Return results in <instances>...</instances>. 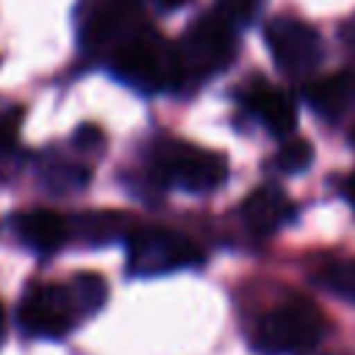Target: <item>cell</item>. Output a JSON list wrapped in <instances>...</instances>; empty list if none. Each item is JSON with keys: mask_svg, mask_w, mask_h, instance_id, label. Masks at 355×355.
<instances>
[{"mask_svg": "<svg viewBox=\"0 0 355 355\" xmlns=\"http://www.w3.org/2000/svg\"><path fill=\"white\" fill-rule=\"evenodd\" d=\"M205 252L189 236L169 227H136L128 236V272L133 277H155L178 269L200 266Z\"/></svg>", "mask_w": 355, "mask_h": 355, "instance_id": "3", "label": "cell"}, {"mask_svg": "<svg viewBox=\"0 0 355 355\" xmlns=\"http://www.w3.org/2000/svg\"><path fill=\"white\" fill-rule=\"evenodd\" d=\"M316 280L327 291H333V294H338V297H344L347 302L355 305V258H344V261L327 263L316 275Z\"/></svg>", "mask_w": 355, "mask_h": 355, "instance_id": "15", "label": "cell"}, {"mask_svg": "<svg viewBox=\"0 0 355 355\" xmlns=\"http://www.w3.org/2000/svg\"><path fill=\"white\" fill-rule=\"evenodd\" d=\"M247 105L258 116V122L263 128H269L275 136L291 133V128L297 122L294 103L280 89H275V86H269L263 80H255V86L247 92Z\"/></svg>", "mask_w": 355, "mask_h": 355, "instance_id": "12", "label": "cell"}, {"mask_svg": "<svg viewBox=\"0 0 355 355\" xmlns=\"http://www.w3.org/2000/svg\"><path fill=\"white\" fill-rule=\"evenodd\" d=\"M341 42H344V50L355 58V14L344 22V28H341Z\"/></svg>", "mask_w": 355, "mask_h": 355, "instance_id": "21", "label": "cell"}, {"mask_svg": "<svg viewBox=\"0 0 355 355\" xmlns=\"http://www.w3.org/2000/svg\"><path fill=\"white\" fill-rule=\"evenodd\" d=\"M136 230L130 214L122 211H83L69 219V236L75 233L86 244H108L116 239H128Z\"/></svg>", "mask_w": 355, "mask_h": 355, "instance_id": "13", "label": "cell"}, {"mask_svg": "<svg viewBox=\"0 0 355 355\" xmlns=\"http://www.w3.org/2000/svg\"><path fill=\"white\" fill-rule=\"evenodd\" d=\"M305 100L322 119L327 122L344 119L355 105V72L344 69V72H333L313 80L305 92Z\"/></svg>", "mask_w": 355, "mask_h": 355, "instance_id": "10", "label": "cell"}, {"mask_svg": "<svg viewBox=\"0 0 355 355\" xmlns=\"http://www.w3.org/2000/svg\"><path fill=\"white\" fill-rule=\"evenodd\" d=\"M111 72L122 83L139 92H161V89L183 86L178 44H169L161 33L150 28H139L114 47Z\"/></svg>", "mask_w": 355, "mask_h": 355, "instance_id": "1", "label": "cell"}, {"mask_svg": "<svg viewBox=\"0 0 355 355\" xmlns=\"http://www.w3.org/2000/svg\"><path fill=\"white\" fill-rule=\"evenodd\" d=\"M341 194H344V200H347V202L355 208V172H352L347 180H344V186H341Z\"/></svg>", "mask_w": 355, "mask_h": 355, "instance_id": "22", "label": "cell"}, {"mask_svg": "<svg viewBox=\"0 0 355 355\" xmlns=\"http://www.w3.org/2000/svg\"><path fill=\"white\" fill-rule=\"evenodd\" d=\"M17 125H19V111L0 116V153L17 141Z\"/></svg>", "mask_w": 355, "mask_h": 355, "instance_id": "20", "label": "cell"}, {"mask_svg": "<svg viewBox=\"0 0 355 355\" xmlns=\"http://www.w3.org/2000/svg\"><path fill=\"white\" fill-rule=\"evenodd\" d=\"M236 28H230L216 11L202 14L178 42V55L183 67V86L208 80L227 69L236 55Z\"/></svg>", "mask_w": 355, "mask_h": 355, "instance_id": "4", "label": "cell"}, {"mask_svg": "<svg viewBox=\"0 0 355 355\" xmlns=\"http://www.w3.org/2000/svg\"><path fill=\"white\" fill-rule=\"evenodd\" d=\"M72 141H75L78 150H94V147H103V133L94 125H80L75 130V139Z\"/></svg>", "mask_w": 355, "mask_h": 355, "instance_id": "19", "label": "cell"}, {"mask_svg": "<svg viewBox=\"0 0 355 355\" xmlns=\"http://www.w3.org/2000/svg\"><path fill=\"white\" fill-rule=\"evenodd\" d=\"M141 25V8L139 0H111L103 6L86 25V47H105V44H119L130 33H136Z\"/></svg>", "mask_w": 355, "mask_h": 355, "instance_id": "8", "label": "cell"}, {"mask_svg": "<svg viewBox=\"0 0 355 355\" xmlns=\"http://www.w3.org/2000/svg\"><path fill=\"white\" fill-rule=\"evenodd\" d=\"M263 39L269 44L277 69L291 80L311 75L322 58V36L316 33V28L300 19H286V17L272 19L263 31Z\"/></svg>", "mask_w": 355, "mask_h": 355, "instance_id": "7", "label": "cell"}, {"mask_svg": "<svg viewBox=\"0 0 355 355\" xmlns=\"http://www.w3.org/2000/svg\"><path fill=\"white\" fill-rule=\"evenodd\" d=\"M161 11H178V8H183V6H189V0H153Z\"/></svg>", "mask_w": 355, "mask_h": 355, "instance_id": "23", "label": "cell"}, {"mask_svg": "<svg viewBox=\"0 0 355 355\" xmlns=\"http://www.w3.org/2000/svg\"><path fill=\"white\" fill-rule=\"evenodd\" d=\"M47 183L55 191H69V189H83L89 183V169L80 164H55L47 169Z\"/></svg>", "mask_w": 355, "mask_h": 355, "instance_id": "18", "label": "cell"}, {"mask_svg": "<svg viewBox=\"0 0 355 355\" xmlns=\"http://www.w3.org/2000/svg\"><path fill=\"white\" fill-rule=\"evenodd\" d=\"M0 336H3V311H0Z\"/></svg>", "mask_w": 355, "mask_h": 355, "instance_id": "24", "label": "cell"}, {"mask_svg": "<svg viewBox=\"0 0 355 355\" xmlns=\"http://www.w3.org/2000/svg\"><path fill=\"white\" fill-rule=\"evenodd\" d=\"M241 214L255 236H269L294 216V205L277 186H261L252 194H247Z\"/></svg>", "mask_w": 355, "mask_h": 355, "instance_id": "11", "label": "cell"}, {"mask_svg": "<svg viewBox=\"0 0 355 355\" xmlns=\"http://www.w3.org/2000/svg\"><path fill=\"white\" fill-rule=\"evenodd\" d=\"M153 166L161 180H172L191 194L219 189L227 175V158L222 153L175 139H166L155 147Z\"/></svg>", "mask_w": 355, "mask_h": 355, "instance_id": "5", "label": "cell"}, {"mask_svg": "<svg viewBox=\"0 0 355 355\" xmlns=\"http://www.w3.org/2000/svg\"><path fill=\"white\" fill-rule=\"evenodd\" d=\"M14 230L17 236L36 252L47 255L64 247V241L69 239V222L50 211V208H33V211H19L14 219Z\"/></svg>", "mask_w": 355, "mask_h": 355, "instance_id": "9", "label": "cell"}, {"mask_svg": "<svg viewBox=\"0 0 355 355\" xmlns=\"http://www.w3.org/2000/svg\"><path fill=\"white\" fill-rule=\"evenodd\" d=\"M69 294L80 311V316H92L97 313L103 305H105V297H108V286L100 275L94 272H80L69 280Z\"/></svg>", "mask_w": 355, "mask_h": 355, "instance_id": "14", "label": "cell"}, {"mask_svg": "<svg viewBox=\"0 0 355 355\" xmlns=\"http://www.w3.org/2000/svg\"><path fill=\"white\" fill-rule=\"evenodd\" d=\"M311 161H313V147H311L305 139H288V141L277 150V155H275L277 169H280V172H288V175L308 169Z\"/></svg>", "mask_w": 355, "mask_h": 355, "instance_id": "17", "label": "cell"}, {"mask_svg": "<svg viewBox=\"0 0 355 355\" xmlns=\"http://www.w3.org/2000/svg\"><path fill=\"white\" fill-rule=\"evenodd\" d=\"M17 319L28 336L61 338L75 327V322L80 319V311L69 294V286L44 283V286H31L25 291Z\"/></svg>", "mask_w": 355, "mask_h": 355, "instance_id": "6", "label": "cell"}, {"mask_svg": "<svg viewBox=\"0 0 355 355\" xmlns=\"http://www.w3.org/2000/svg\"><path fill=\"white\" fill-rule=\"evenodd\" d=\"M324 336L319 308L302 297L272 308L255 330V347L266 355H311Z\"/></svg>", "mask_w": 355, "mask_h": 355, "instance_id": "2", "label": "cell"}, {"mask_svg": "<svg viewBox=\"0 0 355 355\" xmlns=\"http://www.w3.org/2000/svg\"><path fill=\"white\" fill-rule=\"evenodd\" d=\"M261 6H263V0H216L211 11H216L230 28L241 31L258 17Z\"/></svg>", "mask_w": 355, "mask_h": 355, "instance_id": "16", "label": "cell"}]
</instances>
